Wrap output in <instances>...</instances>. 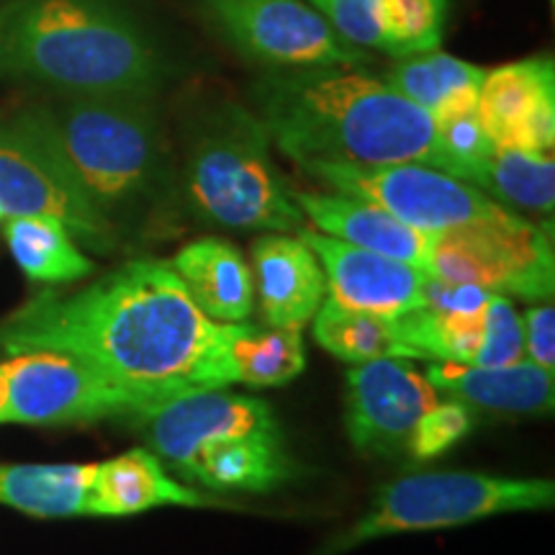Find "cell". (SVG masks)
I'll return each mask as SVG.
<instances>
[{
  "mask_svg": "<svg viewBox=\"0 0 555 555\" xmlns=\"http://www.w3.org/2000/svg\"><path fill=\"white\" fill-rule=\"evenodd\" d=\"M311 178L322 180L335 193L371 201L388 214L427 234L450 229L494 224L517 211L496 204L476 185L446 170L420 163L352 168V165H309Z\"/></svg>",
  "mask_w": 555,
  "mask_h": 555,
  "instance_id": "obj_7",
  "label": "cell"
},
{
  "mask_svg": "<svg viewBox=\"0 0 555 555\" xmlns=\"http://www.w3.org/2000/svg\"><path fill=\"white\" fill-rule=\"evenodd\" d=\"M95 468V463L0 466V504L41 519L90 515Z\"/></svg>",
  "mask_w": 555,
  "mask_h": 555,
  "instance_id": "obj_24",
  "label": "cell"
},
{
  "mask_svg": "<svg viewBox=\"0 0 555 555\" xmlns=\"http://www.w3.org/2000/svg\"><path fill=\"white\" fill-rule=\"evenodd\" d=\"M406 358L481 367L525 360L522 317L506 296H491L476 311H435L420 307L393 317Z\"/></svg>",
  "mask_w": 555,
  "mask_h": 555,
  "instance_id": "obj_14",
  "label": "cell"
},
{
  "mask_svg": "<svg viewBox=\"0 0 555 555\" xmlns=\"http://www.w3.org/2000/svg\"><path fill=\"white\" fill-rule=\"evenodd\" d=\"M227 360L234 384L253 388L286 386L307 367L301 330H260L247 322L229 324Z\"/></svg>",
  "mask_w": 555,
  "mask_h": 555,
  "instance_id": "obj_27",
  "label": "cell"
},
{
  "mask_svg": "<svg viewBox=\"0 0 555 555\" xmlns=\"http://www.w3.org/2000/svg\"><path fill=\"white\" fill-rule=\"evenodd\" d=\"M450 0H378L388 57L433 52L446 34Z\"/></svg>",
  "mask_w": 555,
  "mask_h": 555,
  "instance_id": "obj_29",
  "label": "cell"
},
{
  "mask_svg": "<svg viewBox=\"0 0 555 555\" xmlns=\"http://www.w3.org/2000/svg\"><path fill=\"white\" fill-rule=\"evenodd\" d=\"M270 142L309 165L420 163L446 170L435 119L360 65L275 69L255 86Z\"/></svg>",
  "mask_w": 555,
  "mask_h": 555,
  "instance_id": "obj_2",
  "label": "cell"
},
{
  "mask_svg": "<svg viewBox=\"0 0 555 555\" xmlns=\"http://www.w3.org/2000/svg\"><path fill=\"white\" fill-rule=\"evenodd\" d=\"M229 324L198 309L165 260H129L75 291L47 288L0 324V352L57 350L86 360L144 414L172 397L227 388Z\"/></svg>",
  "mask_w": 555,
  "mask_h": 555,
  "instance_id": "obj_1",
  "label": "cell"
},
{
  "mask_svg": "<svg viewBox=\"0 0 555 555\" xmlns=\"http://www.w3.org/2000/svg\"><path fill=\"white\" fill-rule=\"evenodd\" d=\"M474 429V412L461 401H446L437 404L416 422L406 453L414 461H429L448 453L455 442H461Z\"/></svg>",
  "mask_w": 555,
  "mask_h": 555,
  "instance_id": "obj_31",
  "label": "cell"
},
{
  "mask_svg": "<svg viewBox=\"0 0 555 555\" xmlns=\"http://www.w3.org/2000/svg\"><path fill=\"white\" fill-rule=\"evenodd\" d=\"M5 69V9H0V73Z\"/></svg>",
  "mask_w": 555,
  "mask_h": 555,
  "instance_id": "obj_36",
  "label": "cell"
},
{
  "mask_svg": "<svg viewBox=\"0 0 555 555\" xmlns=\"http://www.w3.org/2000/svg\"><path fill=\"white\" fill-rule=\"evenodd\" d=\"M273 142L255 111L208 106L185 144L183 193L191 214L232 232H298L307 227L294 189L273 159Z\"/></svg>",
  "mask_w": 555,
  "mask_h": 555,
  "instance_id": "obj_5",
  "label": "cell"
},
{
  "mask_svg": "<svg viewBox=\"0 0 555 555\" xmlns=\"http://www.w3.org/2000/svg\"><path fill=\"white\" fill-rule=\"evenodd\" d=\"M483 75L486 69L474 62L433 50L399 60L384 80L440 121L476 108Z\"/></svg>",
  "mask_w": 555,
  "mask_h": 555,
  "instance_id": "obj_23",
  "label": "cell"
},
{
  "mask_svg": "<svg viewBox=\"0 0 555 555\" xmlns=\"http://www.w3.org/2000/svg\"><path fill=\"white\" fill-rule=\"evenodd\" d=\"M9 399H11V386H9V376L0 371V420H3L5 409H9Z\"/></svg>",
  "mask_w": 555,
  "mask_h": 555,
  "instance_id": "obj_35",
  "label": "cell"
},
{
  "mask_svg": "<svg viewBox=\"0 0 555 555\" xmlns=\"http://www.w3.org/2000/svg\"><path fill=\"white\" fill-rule=\"evenodd\" d=\"M429 275L496 296L553 301L555 255L551 232L525 217L435 234Z\"/></svg>",
  "mask_w": 555,
  "mask_h": 555,
  "instance_id": "obj_8",
  "label": "cell"
},
{
  "mask_svg": "<svg viewBox=\"0 0 555 555\" xmlns=\"http://www.w3.org/2000/svg\"><path fill=\"white\" fill-rule=\"evenodd\" d=\"M294 196L304 219L317 232L343 240L347 245L380 253L386 258L409 262L427 273L435 234L420 232L388 214L386 208L371 201L345 196V193L294 191Z\"/></svg>",
  "mask_w": 555,
  "mask_h": 555,
  "instance_id": "obj_18",
  "label": "cell"
},
{
  "mask_svg": "<svg viewBox=\"0 0 555 555\" xmlns=\"http://www.w3.org/2000/svg\"><path fill=\"white\" fill-rule=\"evenodd\" d=\"M435 134L442 157H446V172L466 180V183L470 172H474L496 147L489 139V134H486L476 108L435 121Z\"/></svg>",
  "mask_w": 555,
  "mask_h": 555,
  "instance_id": "obj_30",
  "label": "cell"
},
{
  "mask_svg": "<svg viewBox=\"0 0 555 555\" xmlns=\"http://www.w3.org/2000/svg\"><path fill=\"white\" fill-rule=\"evenodd\" d=\"M155 506H224V502L176 481L147 448L127 450L95 468L90 486L93 517H127Z\"/></svg>",
  "mask_w": 555,
  "mask_h": 555,
  "instance_id": "obj_20",
  "label": "cell"
},
{
  "mask_svg": "<svg viewBox=\"0 0 555 555\" xmlns=\"http://www.w3.org/2000/svg\"><path fill=\"white\" fill-rule=\"evenodd\" d=\"M11 258L34 283L62 286L93 275L95 266L69 229L52 217H9L3 227Z\"/></svg>",
  "mask_w": 555,
  "mask_h": 555,
  "instance_id": "obj_25",
  "label": "cell"
},
{
  "mask_svg": "<svg viewBox=\"0 0 555 555\" xmlns=\"http://www.w3.org/2000/svg\"><path fill=\"white\" fill-rule=\"evenodd\" d=\"M294 474V461L283 448L278 427L204 446L193 457L185 481L214 491H268L291 481Z\"/></svg>",
  "mask_w": 555,
  "mask_h": 555,
  "instance_id": "obj_22",
  "label": "cell"
},
{
  "mask_svg": "<svg viewBox=\"0 0 555 555\" xmlns=\"http://www.w3.org/2000/svg\"><path fill=\"white\" fill-rule=\"evenodd\" d=\"M0 208L5 219H57L75 240L101 255L119 245L114 221L82 196L18 114L0 119Z\"/></svg>",
  "mask_w": 555,
  "mask_h": 555,
  "instance_id": "obj_11",
  "label": "cell"
},
{
  "mask_svg": "<svg viewBox=\"0 0 555 555\" xmlns=\"http://www.w3.org/2000/svg\"><path fill=\"white\" fill-rule=\"evenodd\" d=\"M18 116L108 221L155 201L163 189L168 142L152 99L65 95Z\"/></svg>",
  "mask_w": 555,
  "mask_h": 555,
  "instance_id": "obj_4",
  "label": "cell"
},
{
  "mask_svg": "<svg viewBox=\"0 0 555 555\" xmlns=\"http://www.w3.org/2000/svg\"><path fill=\"white\" fill-rule=\"evenodd\" d=\"M314 339L330 356L352 365L378 358H406L391 317L347 309L332 298L317 309Z\"/></svg>",
  "mask_w": 555,
  "mask_h": 555,
  "instance_id": "obj_28",
  "label": "cell"
},
{
  "mask_svg": "<svg viewBox=\"0 0 555 555\" xmlns=\"http://www.w3.org/2000/svg\"><path fill=\"white\" fill-rule=\"evenodd\" d=\"M147 446L165 468L178 476L189 474L193 457L204 446L242 437L249 433L278 429L268 401L242 397L227 388H201L172 397L139 414Z\"/></svg>",
  "mask_w": 555,
  "mask_h": 555,
  "instance_id": "obj_13",
  "label": "cell"
},
{
  "mask_svg": "<svg viewBox=\"0 0 555 555\" xmlns=\"http://www.w3.org/2000/svg\"><path fill=\"white\" fill-rule=\"evenodd\" d=\"M258 281L262 319L268 327L301 330L322 307L324 270L301 237L286 232H268L249 247Z\"/></svg>",
  "mask_w": 555,
  "mask_h": 555,
  "instance_id": "obj_17",
  "label": "cell"
},
{
  "mask_svg": "<svg viewBox=\"0 0 555 555\" xmlns=\"http://www.w3.org/2000/svg\"><path fill=\"white\" fill-rule=\"evenodd\" d=\"M527 360L555 373V311L553 304H540V307L527 309L522 319Z\"/></svg>",
  "mask_w": 555,
  "mask_h": 555,
  "instance_id": "obj_33",
  "label": "cell"
},
{
  "mask_svg": "<svg viewBox=\"0 0 555 555\" xmlns=\"http://www.w3.org/2000/svg\"><path fill=\"white\" fill-rule=\"evenodd\" d=\"M555 483L547 478H504L470 470L420 474L380 486L371 506L317 555H339L371 540L470 525L509 512L551 509Z\"/></svg>",
  "mask_w": 555,
  "mask_h": 555,
  "instance_id": "obj_6",
  "label": "cell"
},
{
  "mask_svg": "<svg viewBox=\"0 0 555 555\" xmlns=\"http://www.w3.org/2000/svg\"><path fill=\"white\" fill-rule=\"evenodd\" d=\"M307 3L322 13L332 29L350 44L360 50H386L378 0H307Z\"/></svg>",
  "mask_w": 555,
  "mask_h": 555,
  "instance_id": "obj_32",
  "label": "cell"
},
{
  "mask_svg": "<svg viewBox=\"0 0 555 555\" xmlns=\"http://www.w3.org/2000/svg\"><path fill=\"white\" fill-rule=\"evenodd\" d=\"M5 219V214H3V208H0V221H3Z\"/></svg>",
  "mask_w": 555,
  "mask_h": 555,
  "instance_id": "obj_37",
  "label": "cell"
},
{
  "mask_svg": "<svg viewBox=\"0 0 555 555\" xmlns=\"http://www.w3.org/2000/svg\"><path fill=\"white\" fill-rule=\"evenodd\" d=\"M494 294L489 291L466 286V283H453L446 278H435L427 273L425 283V307L435 311H476L489 304Z\"/></svg>",
  "mask_w": 555,
  "mask_h": 555,
  "instance_id": "obj_34",
  "label": "cell"
},
{
  "mask_svg": "<svg viewBox=\"0 0 555 555\" xmlns=\"http://www.w3.org/2000/svg\"><path fill=\"white\" fill-rule=\"evenodd\" d=\"M193 301L214 322H247L255 307L253 270L232 242L204 237L185 245L170 262Z\"/></svg>",
  "mask_w": 555,
  "mask_h": 555,
  "instance_id": "obj_21",
  "label": "cell"
},
{
  "mask_svg": "<svg viewBox=\"0 0 555 555\" xmlns=\"http://www.w3.org/2000/svg\"><path fill=\"white\" fill-rule=\"evenodd\" d=\"M11 399L0 425H75L108 416H139L131 393L86 360L57 350H26L0 360Z\"/></svg>",
  "mask_w": 555,
  "mask_h": 555,
  "instance_id": "obj_10",
  "label": "cell"
},
{
  "mask_svg": "<svg viewBox=\"0 0 555 555\" xmlns=\"http://www.w3.org/2000/svg\"><path fill=\"white\" fill-rule=\"evenodd\" d=\"M298 237L322 260L332 301L391 319L425 307V270L371 249L347 245L309 224L298 229Z\"/></svg>",
  "mask_w": 555,
  "mask_h": 555,
  "instance_id": "obj_16",
  "label": "cell"
},
{
  "mask_svg": "<svg viewBox=\"0 0 555 555\" xmlns=\"http://www.w3.org/2000/svg\"><path fill=\"white\" fill-rule=\"evenodd\" d=\"M201 9L234 50L266 67H343L367 60L307 0H201Z\"/></svg>",
  "mask_w": 555,
  "mask_h": 555,
  "instance_id": "obj_9",
  "label": "cell"
},
{
  "mask_svg": "<svg viewBox=\"0 0 555 555\" xmlns=\"http://www.w3.org/2000/svg\"><path fill=\"white\" fill-rule=\"evenodd\" d=\"M468 183L506 208L551 217L555 206L553 152L494 147L470 172Z\"/></svg>",
  "mask_w": 555,
  "mask_h": 555,
  "instance_id": "obj_26",
  "label": "cell"
},
{
  "mask_svg": "<svg viewBox=\"0 0 555 555\" xmlns=\"http://www.w3.org/2000/svg\"><path fill=\"white\" fill-rule=\"evenodd\" d=\"M437 404V388L404 358H378L347 371L345 427L363 455L406 453L416 422Z\"/></svg>",
  "mask_w": 555,
  "mask_h": 555,
  "instance_id": "obj_12",
  "label": "cell"
},
{
  "mask_svg": "<svg viewBox=\"0 0 555 555\" xmlns=\"http://www.w3.org/2000/svg\"><path fill=\"white\" fill-rule=\"evenodd\" d=\"M5 69L65 95L155 99L165 62L111 0H24L5 9Z\"/></svg>",
  "mask_w": 555,
  "mask_h": 555,
  "instance_id": "obj_3",
  "label": "cell"
},
{
  "mask_svg": "<svg viewBox=\"0 0 555 555\" xmlns=\"http://www.w3.org/2000/svg\"><path fill=\"white\" fill-rule=\"evenodd\" d=\"M476 114L496 147L553 152L555 67L553 60L527 57L486 69Z\"/></svg>",
  "mask_w": 555,
  "mask_h": 555,
  "instance_id": "obj_15",
  "label": "cell"
},
{
  "mask_svg": "<svg viewBox=\"0 0 555 555\" xmlns=\"http://www.w3.org/2000/svg\"><path fill=\"white\" fill-rule=\"evenodd\" d=\"M427 380L468 409L519 416L553 412V373L530 360L496 367L435 363L427 367Z\"/></svg>",
  "mask_w": 555,
  "mask_h": 555,
  "instance_id": "obj_19",
  "label": "cell"
}]
</instances>
